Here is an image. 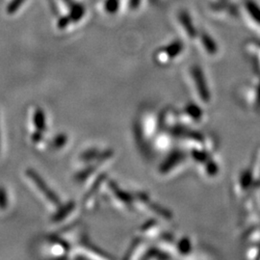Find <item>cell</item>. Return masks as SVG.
Instances as JSON below:
<instances>
[{"instance_id":"6da1fadb","label":"cell","mask_w":260,"mask_h":260,"mask_svg":"<svg viewBox=\"0 0 260 260\" xmlns=\"http://www.w3.org/2000/svg\"><path fill=\"white\" fill-rule=\"evenodd\" d=\"M102 195L108 200L112 206L121 212L127 213L135 209L134 195L132 196L121 189L113 180L106 179L104 181L102 187Z\"/></svg>"},{"instance_id":"7a4b0ae2","label":"cell","mask_w":260,"mask_h":260,"mask_svg":"<svg viewBox=\"0 0 260 260\" xmlns=\"http://www.w3.org/2000/svg\"><path fill=\"white\" fill-rule=\"evenodd\" d=\"M189 155L181 150H175L169 153L167 157L158 168V174L161 177H169L176 175L185 167Z\"/></svg>"},{"instance_id":"3957f363","label":"cell","mask_w":260,"mask_h":260,"mask_svg":"<svg viewBox=\"0 0 260 260\" xmlns=\"http://www.w3.org/2000/svg\"><path fill=\"white\" fill-rule=\"evenodd\" d=\"M189 81H190L189 83L190 89L192 90L198 102L203 104H208L210 103L211 95H210L208 86L203 73L198 68L195 67L190 71Z\"/></svg>"},{"instance_id":"277c9868","label":"cell","mask_w":260,"mask_h":260,"mask_svg":"<svg viewBox=\"0 0 260 260\" xmlns=\"http://www.w3.org/2000/svg\"><path fill=\"white\" fill-rule=\"evenodd\" d=\"M134 202H135V208H139L146 212H149L159 220L169 221L172 219L171 212L163 208L161 205H157L151 201L149 196L145 193H135L134 194Z\"/></svg>"},{"instance_id":"5b68a950","label":"cell","mask_w":260,"mask_h":260,"mask_svg":"<svg viewBox=\"0 0 260 260\" xmlns=\"http://www.w3.org/2000/svg\"><path fill=\"white\" fill-rule=\"evenodd\" d=\"M139 128L143 141L149 142V140L154 139L159 132V128H162L160 117L151 112L145 113L140 120Z\"/></svg>"},{"instance_id":"8992f818","label":"cell","mask_w":260,"mask_h":260,"mask_svg":"<svg viewBox=\"0 0 260 260\" xmlns=\"http://www.w3.org/2000/svg\"><path fill=\"white\" fill-rule=\"evenodd\" d=\"M178 118L181 125L194 126L205 121V113L198 104L187 103L178 111Z\"/></svg>"},{"instance_id":"52a82bcc","label":"cell","mask_w":260,"mask_h":260,"mask_svg":"<svg viewBox=\"0 0 260 260\" xmlns=\"http://www.w3.org/2000/svg\"><path fill=\"white\" fill-rule=\"evenodd\" d=\"M26 176L36 185L39 191L45 196V198L51 205L57 206V207L61 205L59 197L56 195L55 193L53 192V190L49 186L47 185V182L44 180V178L41 177L36 171H34L32 169H28L26 171Z\"/></svg>"},{"instance_id":"ba28073f","label":"cell","mask_w":260,"mask_h":260,"mask_svg":"<svg viewBox=\"0 0 260 260\" xmlns=\"http://www.w3.org/2000/svg\"><path fill=\"white\" fill-rule=\"evenodd\" d=\"M75 258H85V259H107L110 256L105 255L103 251L98 248L93 247L88 240H84L78 244V249L75 255Z\"/></svg>"},{"instance_id":"9c48e42d","label":"cell","mask_w":260,"mask_h":260,"mask_svg":"<svg viewBox=\"0 0 260 260\" xmlns=\"http://www.w3.org/2000/svg\"><path fill=\"white\" fill-rule=\"evenodd\" d=\"M163 233L164 231L161 223L156 220H151L148 223H144L140 229L141 236L144 239L157 240Z\"/></svg>"},{"instance_id":"30bf717a","label":"cell","mask_w":260,"mask_h":260,"mask_svg":"<svg viewBox=\"0 0 260 260\" xmlns=\"http://www.w3.org/2000/svg\"><path fill=\"white\" fill-rule=\"evenodd\" d=\"M149 249V248L146 241L144 240V238L143 239L142 238L135 239L132 243V245L130 246L129 250L127 251L128 253L126 254L125 258H128V259L144 258L146 252Z\"/></svg>"},{"instance_id":"8fae6325","label":"cell","mask_w":260,"mask_h":260,"mask_svg":"<svg viewBox=\"0 0 260 260\" xmlns=\"http://www.w3.org/2000/svg\"><path fill=\"white\" fill-rule=\"evenodd\" d=\"M76 205L74 202H70L67 205H62V206H58L57 210L51 217V221L53 223H61L63 221H65L66 219H68L71 214L75 212Z\"/></svg>"},{"instance_id":"7c38bea8","label":"cell","mask_w":260,"mask_h":260,"mask_svg":"<svg viewBox=\"0 0 260 260\" xmlns=\"http://www.w3.org/2000/svg\"><path fill=\"white\" fill-rule=\"evenodd\" d=\"M200 167L201 173L204 175V177H208V178H212L216 177L219 173V166L218 164L214 161L212 156L208 158L204 163L198 165Z\"/></svg>"},{"instance_id":"4fadbf2b","label":"cell","mask_w":260,"mask_h":260,"mask_svg":"<svg viewBox=\"0 0 260 260\" xmlns=\"http://www.w3.org/2000/svg\"><path fill=\"white\" fill-rule=\"evenodd\" d=\"M192 251V243L188 237H180L177 241L175 242L174 250L175 253L178 255H187Z\"/></svg>"},{"instance_id":"5bb4252c","label":"cell","mask_w":260,"mask_h":260,"mask_svg":"<svg viewBox=\"0 0 260 260\" xmlns=\"http://www.w3.org/2000/svg\"><path fill=\"white\" fill-rule=\"evenodd\" d=\"M33 122L38 131L45 132L47 130V119L45 112L41 108H37L33 115Z\"/></svg>"},{"instance_id":"9a60e30c","label":"cell","mask_w":260,"mask_h":260,"mask_svg":"<svg viewBox=\"0 0 260 260\" xmlns=\"http://www.w3.org/2000/svg\"><path fill=\"white\" fill-rule=\"evenodd\" d=\"M67 142H68V137L65 134L56 135L54 139L52 140V147L55 149H62L67 145Z\"/></svg>"},{"instance_id":"2e32d148","label":"cell","mask_w":260,"mask_h":260,"mask_svg":"<svg viewBox=\"0 0 260 260\" xmlns=\"http://www.w3.org/2000/svg\"><path fill=\"white\" fill-rule=\"evenodd\" d=\"M8 206V196L3 187H0V209H6Z\"/></svg>"},{"instance_id":"e0dca14e","label":"cell","mask_w":260,"mask_h":260,"mask_svg":"<svg viewBox=\"0 0 260 260\" xmlns=\"http://www.w3.org/2000/svg\"><path fill=\"white\" fill-rule=\"evenodd\" d=\"M31 139H32V141H33L34 143H39V142H41L42 140L44 139V133L41 132V131L36 130V131L32 134Z\"/></svg>"}]
</instances>
